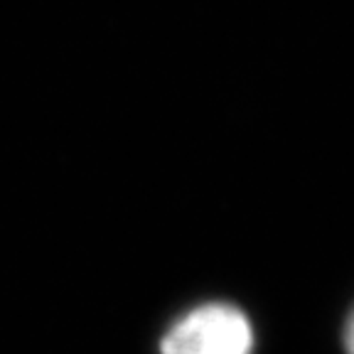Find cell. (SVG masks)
<instances>
[{
    "mask_svg": "<svg viewBox=\"0 0 354 354\" xmlns=\"http://www.w3.org/2000/svg\"><path fill=\"white\" fill-rule=\"evenodd\" d=\"M342 349H344V354H354V308L349 310V315L344 317V325H342Z\"/></svg>",
    "mask_w": 354,
    "mask_h": 354,
    "instance_id": "obj_2",
    "label": "cell"
},
{
    "mask_svg": "<svg viewBox=\"0 0 354 354\" xmlns=\"http://www.w3.org/2000/svg\"><path fill=\"white\" fill-rule=\"evenodd\" d=\"M256 330L239 305L224 300L194 305L160 339V354H254Z\"/></svg>",
    "mask_w": 354,
    "mask_h": 354,
    "instance_id": "obj_1",
    "label": "cell"
}]
</instances>
